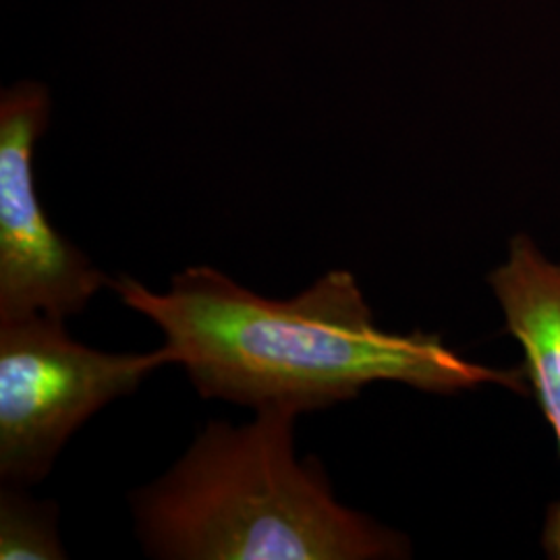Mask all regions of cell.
Listing matches in <instances>:
<instances>
[{
  "label": "cell",
  "instance_id": "6da1fadb",
  "mask_svg": "<svg viewBox=\"0 0 560 560\" xmlns=\"http://www.w3.org/2000/svg\"><path fill=\"white\" fill-rule=\"evenodd\" d=\"M120 301L154 322L162 351L203 399L300 413L358 399L374 382L423 393L501 386L525 395V372L460 358L439 335L386 332L355 277L330 270L291 300H268L210 266H191L154 293L113 280Z\"/></svg>",
  "mask_w": 560,
  "mask_h": 560
},
{
  "label": "cell",
  "instance_id": "7a4b0ae2",
  "mask_svg": "<svg viewBox=\"0 0 560 560\" xmlns=\"http://www.w3.org/2000/svg\"><path fill=\"white\" fill-rule=\"evenodd\" d=\"M293 407L241 428L210 421L162 478L131 494L145 552L162 560L407 559L409 540L335 499L318 459L295 457Z\"/></svg>",
  "mask_w": 560,
  "mask_h": 560
},
{
  "label": "cell",
  "instance_id": "3957f363",
  "mask_svg": "<svg viewBox=\"0 0 560 560\" xmlns=\"http://www.w3.org/2000/svg\"><path fill=\"white\" fill-rule=\"evenodd\" d=\"M164 365L171 361L162 347L106 353L71 339L59 318L0 320L2 483L27 488L44 480L85 421Z\"/></svg>",
  "mask_w": 560,
  "mask_h": 560
},
{
  "label": "cell",
  "instance_id": "277c9868",
  "mask_svg": "<svg viewBox=\"0 0 560 560\" xmlns=\"http://www.w3.org/2000/svg\"><path fill=\"white\" fill-rule=\"evenodd\" d=\"M44 85L0 96V320L42 314L65 320L110 287L92 260L50 224L34 180V150L48 127Z\"/></svg>",
  "mask_w": 560,
  "mask_h": 560
},
{
  "label": "cell",
  "instance_id": "5b68a950",
  "mask_svg": "<svg viewBox=\"0 0 560 560\" xmlns=\"http://www.w3.org/2000/svg\"><path fill=\"white\" fill-rule=\"evenodd\" d=\"M488 282L506 330L523 349L525 378L560 453V261L548 260L532 237L517 235ZM544 544L560 559V502L550 513Z\"/></svg>",
  "mask_w": 560,
  "mask_h": 560
},
{
  "label": "cell",
  "instance_id": "8992f818",
  "mask_svg": "<svg viewBox=\"0 0 560 560\" xmlns=\"http://www.w3.org/2000/svg\"><path fill=\"white\" fill-rule=\"evenodd\" d=\"M0 559H67L59 538V506L55 502L30 499L25 488L2 483Z\"/></svg>",
  "mask_w": 560,
  "mask_h": 560
}]
</instances>
